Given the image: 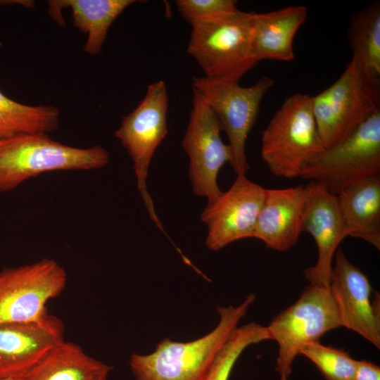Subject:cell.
Instances as JSON below:
<instances>
[{
    "label": "cell",
    "mask_w": 380,
    "mask_h": 380,
    "mask_svg": "<svg viewBox=\"0 0 380 380\" xmlns=\"http://www.w3.org/2000/svg\"><path fill=\"white\" fill-rule=\"evenodd\" d=\"M255 299L250 293L236 307L218 306V324L201 338L189 342L164 338L151 354H132L129 366L136 380H205L218 351Z\"/></svg>",
    "instance_id": "obj_1"
},
{
    "label": "cell",
    "mask_w": 380,
    "mask_h": 380,
    "mask_svg": "<svg viewBox=\"0 0 380 380\" xmlns=\"http://www.w3.org/2000/svg\"><path fill=\"white\" fill-rule=\"evenodd\" d=\"M108 151L99 145L77 148L52 139L48 134L18 132L0 136V193L27 179L61 170L105 167Z\"/></svg>",
    "instance_id": "obj_2"
},
{
    "label": "cell",
    "mask_w": 380,
    "mask_h": 380,
    "mask_svg": "<svg viewBox=\"0 0 380 380\" xmlns=\"http://www.w3.org/2000/svg\"><path fill=\"white\" fill-rule=\"evenodd\" d=\"M312 108L322 146L331 148L380 110L379 76L352 58L331 86L312 97Z\"/></svg>",
    "instance_id": "obj_3"
},
{
    "label": "cell",
    "mask_w": 380,
    "mask_h": 380,
    "mask_svg": "<svg viewBox=\"0 0 380 380\" xmlns=\"http://www.w3.org/2000/svg\"><path fill=\"white\" fill-rule=\"evenodd\" d=\"M261 156L271 172L285 178L300 177L324 151L312 108V96L288 97L262 132Z\"/></svg>",
    "instance_id": "obj_4"
},
{
    "label": "cell",
    "mask_w": 380,
    "mask_h": 380,
    "mask_svg": "<svg viewBox=\"0 0 380 380\" xmlns=\"http://www.w3.org/2000/svg\"><path fill=\"white\" fill-rule=\"evenodd\" d=\"M192 26L187 52L205 77L239 82L257 60L251 40V13H233Z\"/></svg>",
    "instance_id": "obj_5"
},
{
    "label": "cell",
    "mask_w": 380,
    "mask_h": 380,
    "mask_svg": "<svg viewBox=\"0 0 380 380\" xmlns=\"http://www.w3.org/2000/svg\"><path fill=\"white\" fill-rule=\"evenodd\" d=\"M340 327L329 286L310 284L293 304L266 327L269 339L278 343L276 371L280 380H288L293 361L305 346L319 341L324 334Z\"/></svg>",
    "instance_id": "obj_6"
},
{
    "label": "cell",
    "mask_w": 380,
    "mask_h": 380,
    "mask_svg": "<svg viewBox=\"0 0 380 380\" xmlns=\"http://www.w3.org/2000/svg\"><path fill=\"white\" fill-rule=\"evenodd\" d=\"M380 176V110L339 144L324 149L300 178L337 196L365 179Z\"/></svg>",
    "instance_id": "obj_7"
},
{
    "label": "cell",
    "mask_w": 380,
    "mask_h": 380,
    "mask_svg": "<svg viewBox=\"0 0 380 380\" xmlns=\"http://www.w3.org/2000/svg\"><path fill=\"white\" fill-rule=\"evenodd\" d=\"M274 82L271 77L263 76L253 86L244 87L239 82L205 76L192 78V89L201 95L215 113L221 129L228 137L233 154L231 166L236 176L246 175L249 169L246 141L256 120L262 98Z\"/></svg>",
    "instance_id": "obj_8"
},
{
    "label": "cell",
    "mask_w": 380,
    "mask_h": 380,
    "mask_svg": "<svg viewBox=\"0 0 380 380\" xmlns=\"http://www.w3.org/2000/svg\"><path fill=\"white\" fill-rule=\"evenodd\" d=\"M169 99L163 80L150 84L144 98L125 115L115 136L133 161L137 186L151 218L162 230L146 187L148 170L152 157L167 134V113Z\"/></svg>",
    "instance_id": "obj_9"
},
{
    "label": "cell",
    "mask_w": 380,
    "mask_h": 380,
    "mask_svg": "<svg viewBox=\"0 0 380 380\" xmlns=\"http://www.w3.org/2000/svg\"><path fill=\"white\" fill-rule=\"evenodd\" d=\"M65 269L53 259L0 272V324L39 320L48 312L46 303L64 290Z\"/></svg>",
    "instance_id": "obj_10"
},
{
    "label": "cell",
    "mask_w": 380,
    "mask_h": 380,
    "mask_svg": "<svg viewBox=\"0 0 380 380\" xmlns=\"http://www.w3.org/2000/svg\"><path fill=\"white\" fill-rule=\"evenodd\" d=\"M221 130L215 113L193 89L192 108L182 146L189 158V175L193 191L196 196L207 198L208 204L222 194L217 176L224 164L233 162L232 149L222 141Z\"/></svg>",
    "instance_id": "obj_11"
},
{
    "label": "cell",
    "mask_w": 380,
    "mask_h": 380,
    "mask_svg": "<svg viewBox=\"0 0 380 380\" xmlns=\"http://www.w3.org/2000/svg\"><path fill=\"white\" fill-rule=\"evenodd\" d=\"M329 289L342 327L379 349V293L373 290L367 277L347 259L341 248L335 253Z\"/></svg>",
    "instance_id": "obj_12"
},
{
    "label": "cell",
    "mask_w": 380,
    "mask_h": 380,
    "mask_svg": "<svg viewBox=\"0 0 380 380\" xmlns=\"http://www.w3.org/2000/svg\"><path fill=\"white\" fill-rule=\"evenodd\" d=\"M265 189L246 177L236 176L231 187L201 215L208 228L206 246L218 251L239 239L253 237Z\"/></svg>",
    "instance_id": "obj_13"
},
{
    "label": "cell",
    "mask_w": 380,
    "mask_h": 380,
    "mask_svg": "<svg viewBox=\"0 0 380 380\" xmlns=\"http://www.w3.org/2000/svg\"><path fill=\"white\" fill-rule=\"evenodd\" d=\"M305 191L302 231L312 236L318 258L315 265L304 270V276L310 284L328 287L333 258L348 233L336 196L311 181L305 186Z\"/></svg>",
    "instance_id": "obj_14"
},
{
    "label": "cell",
    "mask_w": 380,
    "mask_h": 380,
    "mask_svg": "<svg viewBox=\"0 0 380 380\" xmlns=\"http://www.w3.org/2000/svg\"><path fill=\"white\" fill-rule=\"evenodd\" d=\"M64 326L46 314L30 322L0 324V379L25 374L64 341Z\"/></svg>",
    "instance_id": "obj_15"
},
{
    "label": "cell",
    "mask_w": 380,
    "mask_h": 380,
    "mask_svg": "<svg viewBox=\"0 0 380 380\" xmlns=\"http://www.w3.org/2000/svg\"><path fill=\"white\" fill-rule=\"evenodd\" d=\"M305 186L265 189L253 238L268 248L286 251L298 241L302 231Z\"/></svg>",
    "instance_id": "obj_16"
},
{
    "label": "cell",
    "mask_w": 380,
    "mask_h": 380,
    "mask_svg": "<svg viewBox=\"0 0 380 380\" xmlns=\"http://www.w3.org/2000/svg\"><path fill=\"white\" fill-rule=\"evenodd\" d=\"M304 6H290L264 13H251V40L258 61L294 59V37L305 23Z\"/></svg>",
    "instance_id": "obj_17"
},
{
    "label": "cell",
    "mask_w": 380,
    "mask_h": 380,
    "mask_svg": "<svg viewBox=\"0 0 380 380\" xmlns=\"http://www.w3.org/2000/svg\"><path fill=\"white\" fill-rule=\"evenodd\" d=\"M134 0H51L48 13L59 25L65 24L61 10L70 8L73 26L87 34L84 51L89 55L100 54L113 21Z\"/></svg>",
    "instance_id": "obj_18"
},
{
    "label": "cell",
    "mask_w": 380,
    "mask_h": 380,
    "mask_svg": "<svg viewBox=\"0 0 380 380\" xmlns=\"http://www.w3.org/2000/svg\"><path fill=\"white\" fill-rule=\"evenodd\" d=\"M348 236L380 249V176L360 182L337 196Z\"/></svg>",
    "instance_id": "obj_19"
},
{
    "label": "cell",
    "mask_w": 380,
    "mask_h": 380,
    "mask_svg": "<svg viewBox=\"0 0 380 380\" xmlns=\"http://www.w3.org/2000/svg\"><path fill=\"white\" fill-rule=\"evenodd\" d=\"M112 367L87 355L76 343L63 341L22 380H107Z\"/></svg>",
    "instance_id": "obj_20"
},
{
    "label": "cell",
    "mask_w": 380,
    "mask_h": 380,
    "mask_svg": "<svg viewBox=\"0 0 380 380\" xmlns=\"http://www.w3.org/2000/svg\"><path fill=\"white\" fill-rule=\"evenodd\" d=\"M59 118L57 107L23 104L0 91V136L18 132L49 134L58 129Z\"/></svg>",
    "instance_id": "obj_21"
},
{
    "label": "cell",
    "mask_w": 380,
    "mask_h": 380,
    "mask_svg": "<svg viewBox=\"0 0 380 380\" xmlns=\"http://www.w3.org/2000/svg\"><path fill=\"white\" fill-rule=\"evenodd\" d=\"M348 43L364 68L380 76V3L373 2L355 13L348 31Z\"/></svg>",
    "instance_id": "obj_22"
},
{
    "label": "cell",
    "mask_w": 380,
    "mask_h": 380,
    "mask_svg": "<svg viewBox=\"0 0 380 380\" xmlns=\"http://www.w3.org/2000/svg\"><path fill=\"white\" fill-rule=\"evenodd\" d=\"M269 340L266 327L249 323L236 327L215 356L205 380H228L243 351L252 344Z\"/></svg>",
    "instance_id": "obj_23"
},
{
    "label": "cell",
    "mask_w": 380,
    "mask_h": 380,
    "mask_svg": "<svg viewBox=\"0 0 380 380\" xmlns=\"http://www.w3.org/2000/svg\"><path fill=\"white\" fill-rule=\"evenodd\" d=\"M300 355L310 360L327 380L353 379L356 360L343 349L317 341L305 346Z\"/></svg>",
    "instance_id": "obj_24"
},
{
    "label": "cell",
    "mask_w": 380,
    "mask_h": 380,
    "mask_svg": "<svg viewBox=\"0 0 380 380\" xmlns=\"http://www.w3.org/2000/svg\"><path fill=\"white\" fill-rule=\"evenodd\" d=\"M176 4L181 15L191 25L238 10L234 0H177Z\"/></svg>",
    "instance_id": "obj_25"
},
{
    "label": "cell",
    "mask_w": 380,
    "mask_h": 380,
    "mask_svg": "<svg viewBox=\"0 0 380 380\" xmlns=\"http://www.w3.org/2000/svg\"><path fill=\"white\" fill-rule=\"evenodd\" d=\"M353 380H380V367L368 360H356Z\"/></svg>",
    "instance_id": "obj_26"
},
{
    "label": "cell",
    "mask_w": 380,
    "mask_h": 380,
    "mask_svg": "<svg viewBox=\"0 0 380 380\" xmlns=\"http://www.w3.org/2000/svg\"><path fill=\"white\" fill-rule=\"evenodd\" d=\"M34 1H11V0H0V5H8V4H20L24 6L27 8H34Z\"/></svg>",
    "instance_id": "obj_27"
},
{
    "label": "cell",
    "mask_w": 380,
    "mask_h": 380,
    "mask_svg": "<svg viewBox=\"0 0 380 380\" xmlns=\"http://www.w3.org/2000/svg\"><path fill=\"white\" fill-rule=\"evenodd\" d=\"M24 375V374H23ZM17 376V377H13V378H8V379H4L0 380H22L23 376Z\"/></svg>",
    "instance_id": "obj_28"
}]
</instances>
